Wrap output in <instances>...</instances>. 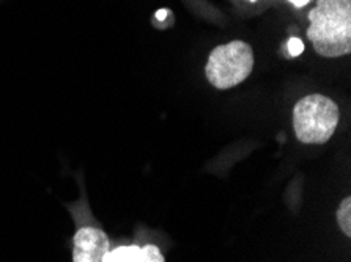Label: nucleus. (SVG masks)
Returning <instances> with one entry per match:
<instances>
[{"label":"nucleus","instance_id":"f257e3e1","mask_svg":"<svg viewBox=\"0 0 351 262\" xmlns=\"http://www.w3.org/2000/svg\"><path fill=\"white\" fill-rule=\"evenodd\" d=\"M307 38L318 55L337 58L351 52V0H317L309 12Z\"/></svg>","mask_w":351,"mask_h":262},{"label":"nucleus","instance_id":"f03ea898","mask_svg":"<svg viewBox=\"0 0 351 262\" xmlns=\"http://www.w3.org/2000/svg\"><path fill=\"white\" fill-rule=\"evenodd\" d=\"M340 120L337 104L324 94H309L293 109L296 138L304 144H323L334 135Z\"/></svg>","mask_w":351,"mask_h":262},{"label":"nucleus","instance_id":"7ed1b4c3","mask_svg":"<svg viewBox=\"0 0 351 262\" xmlns=\"http://www.w3.org/2000/svg\"><path fill=\"white\" fill-rule=\"evenodd\" d=\"M254 63L252 47L244 41H232L211 51L205 74L213 87L228 90L251 76Z\"/></svg>","mask_w":351,"mask_h":262},{"label":"nucleus","instance_id":"20e7f679","mask_svg":"<svg viewBox=\"0 0 351 262\" xmlns=\"http://www.w3.org/2000/svg\"><path fill=\"white\" fill-rule=\"evenodd\" d=\"M110 244L99 228L84 226L74 236L73 262H106Z\"/></svg>","mask_w":351,"mask_h":262},{"label":"nucleus","instance_id":"39448f33","mask_svg":"<svg viewBox=\"0 0 351 262\" xmlns=\"http://www.w3.org/2000/svg\"><path fill=\"white\" fill-rule=\"evenodd\" d=\"M141 258V248L136 245H128L109 251L106 256V262H137Z\"/></svg>","mask_w":351,"mask_h":262},{"label":"nucleus","instance_id":"423d86ee","mask_svg":"<svg viewBox=\"0 0 351 262\" xmlns=\"http://www.w3.org/2000/svg\"><path fill=\"white\" fill-rule=\"evenodd\" d=\"M337 223L345 236H351V198L347 196L337 209Z\"/></svg>","mask_w":351,"mask_h":262},{"label":"nucleus","instance_id":"0eeeda50","mask_svg":"<svg viewBox=\"0 0 351 262\" xmlns=\"http://www.w3.org/2000/svg\"><path fill=\"white\" fill-rule=\"evenodd\" d=\"M137 262H166V259H164L161 250L156 245L148 244L141 248V258Z\"/></svg>","mask_w":351,"mask_h":262},{"label":"nucleus","instance_id":"6e6552de","mask_svg":"<svg viewBox=\"0 0 351 262\" xmlns=\"http://www.w3.org/2000/svg\"><path fill=\"white\" fill-rule=\"evenodd\" d=\"M287 47H289V53L291 57L301 55L302 51H304V44H302V41L300 38H291Z\"/></svg>","mask_w":351,"mask_h":262},{"label":"nucleus","instance_id":"1a4fd4ad","mask_svg":"<svg viewBox=\"0 0 351 262\" xmlns=\"http://www.w3.org/2000/svg\"><path fill=\"white\" fill-rule=\"evenodd\" d=\"M291 3L295 5V7H304V5H307L311 2V0H290Z\"/></svg>","mask_w":351,"mask_h":262},{"label":"nucleus","instance_id":"9d476101","mask_svg":"<svg viewBox=\"0 0 351 262\" xmlns=\"http://www.w3.org/2000/svg\"><path fill=\"white\" fill-rule=\"evenodd\" d=\"M166 14H167V12H164V10H159L158 14H156V18H158V19H162Z\"/></svg>","mask_w":351,"mask_h":262},{"label":"nucleus","instance_id":"9b49d317","mask_svg":"<svg viewBox=\"0 0 351 262\" xmlns=\"http://www.w3.org/2000/svg\"><path fill=\"white\" fill-rule=\"evenodd\" d=\"M249 2H255V0H249Z\"/></svg>","mask_w":351,"mask_h":262}]
</instances>
